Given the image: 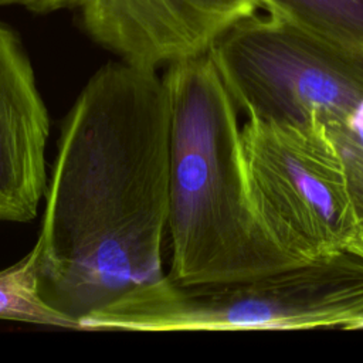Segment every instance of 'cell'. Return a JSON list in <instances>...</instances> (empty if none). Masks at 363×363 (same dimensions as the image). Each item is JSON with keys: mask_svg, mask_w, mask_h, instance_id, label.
<instances>
[{"mask_svg": "<svg viewBox=\"0 0 363 363\" xmlns=\"http://www.w3.org/2000/svg\"><path fill=\"white\" fill-rule=\"evenodd\" d=\"M241 146L254 210L286 258L356 248L363 227L340 156L319 119L292 125L248 118Z\"/></svg>", "mask_w": 363, "mask_h": 363, "instance_id": "4", "label": "cell"}, {"mask_svg": "<svg viewBox=\"0 0 363 363\" xmlns=\"http://www.w3.org/2000/svg\"><path fill=\"white\" fill-rule=\"evenodd\" d=\"M354 250H357V251H360L362 254H363V228H362V235H360V240H359V242H357V245H356V248Z\"/></svg>", "mask_w": 363, "mask_h": 363, "instance_id": "12", "label": "cell"}, {"mask_svg": "<svg viewBox=\"0 0 363 363\" xmlns=\"http://www.w3.org/2000/svg\"><path fill=\"white\" fill-rule=\"evenodd\" d=\"M268 14L363 58V0H259Z\"/></svg>", "mask_w": 363, "mask_h": 363, "instance_id": "8", "label": "cell"}, {"mask_svg": "<svg viewBox=\"0 0 363 363\" xmlns=\"http://www.w3.org/2000/svg\"><path fill=\"white\" fill-rule=\"evenodd\" d=\"M82 330L363 329V254L346 250L230 281L139 285L81 320Z\"/></svg>", "mask_w": 363, "mask_h": 363, "instance_id": "3", "label": "cell"}, {"mask_svg": "<svg viewBox=\"0 0 363 363\" xmlns=\"http://www.w3.org/2000/svg\"><path fill=\"white\" fill-rule=\"evenodd\" d=\"M167 211L163 78L109 62L88 79L61 126L34 245L43 298L79 322L162 278Z\"/></svg>", "mask_w": 363, "mask_h": 363, "instance_id": "1", "label": "cell"}, {"mask_svg": "<svg viewBox=\"0 0 363 363\" xmlns=\"http://www.w3.org/2000/svg\"><path fill=\"white\" fill-rule=\"evenodd\" d=\"M79 0H0V4H18L35 11H51L67 6H78Z\"/></svg>", "mask_w": 363, "mask_h": 363, "instance_id": "11", "label": "cell"}, {"mask_svg": "<svg viewBox=\"0 0 363 363\" xmlns=\"http://www.w3.org/2000/svg\"><path fill=\"white\" fill-rule=\"evenodd\" d=\"M208 55L248 118L326 125L346 121L363 104L362 57L271 14L238 20Z\"/></svg>", "mask_w": 363, "mask_h": 363, "instance_id": "5", "label": "cell"}, {"mask_svg": "<svg viewBox=\"0 0 363 363\" xmlns=\"http://www.w3.org/2000/svg\"><path fill=\"white\" fill-rule=\"evenodd\" d=\"M172 264L183 285L230 281L292 262L254 210L233 102L208 52L167 65Z\"/></svg>", "mask_w": 363, "mask_h": 363, "instance_id": "2", "label": "cell"}, {"mask_svg": "<svg viewBox=\"0 0 363 363\" xmlns=\"http://www.w3.org/2000/svg\"><path fill=\"white\" fill-rule=\"evenodd\" d=\"M50 118L28 55L0 23V220L26 223L45 193Z\"/></svg>", "mask_w": 363, "mask_h": 363, "instance_id": "7", "label": "cell"}, {"mask_svg": "<svg viewBox=\"0 0 363 363\" xmlns=\"http://www.w3.org/2000/svg\"><path fill=\"white\" fill-rule=\"evenodd\" d=\"M89 35L132 65L156 69L207 54L259 0H79Z\"/></svg>", "mask_w": 363, "mask_h": 363, "instance_id": "6", "label": "cell"}, {"mask_svg": "<svg viewBox=\"0 0 363 363\" xmlns=\"http://www.w3.org/2000/svg\"><path fill=\"white\" fill-rule=\"evenodd\" d=\"M343 163L349 191L363 227V104L343 122L325 125Z\"/></svg>", "mask_w": 363, "mask_h": 363, "instance_id": "10", "label": "cell"}, {"mask_svg": "<svg viewBox=\"0 0 363 363\" xmlns=\"http://www.w3.org/2000/svg\"><path fill=\"white\" fill-rule=\"evenodd\" d=\"M0 319L82 330L77 319L43 298L34 247L18 262L0 271Z\"/></svg>", "mask_w": 363, "mask_h": 363, "instance_id": "9", "label": "cell"}]
</instances>
